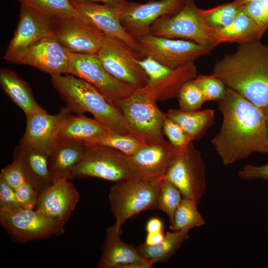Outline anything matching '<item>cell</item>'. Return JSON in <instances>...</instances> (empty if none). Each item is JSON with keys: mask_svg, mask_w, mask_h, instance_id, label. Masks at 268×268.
<instances>
[{"mask_svg": "<svg viewBox=\"0 0 268 268\" xmlns=\"http://www.w3.org/2000/svg\"><path fill=\"white\" fill-rule=\"evenodd\" d=\"M156 102L135 90L119 108L129 125L146 143L166 141L163 130L165 114Z\"/></svg>", "mask_w": 268, "mask_h": 268, "instance_id": "30bf717a", "label": "cell"}, {"mask_svg": "<svg viewBox=\"0 0 268 268\" xmlns=\"http://www.w3.org/2000/svg\"><path fill=\"white\" fill-rule=\"evenodd\" d=\"M163 178L139 175L114 183L108 197L117 231L122 230L123 224L133 216L143 211L158 209L160 188Z\"/></svg>", "mask_w": 268, "mask_h": 268, "instance_id": "277c9868", "label": "cell"}, {"mask_svg": "<svg viewBox=\"0 0 268 268\" xmlns=\"http://www.w3.org/2000/svg\"><path fill=\"white\" fill-rule=\"evenodd\" d=\"M165 115L179 125L192 141L204 135L213 124L215 119V112L212 109L195 111L169 109Z\"/></svg>", "mask_w": 268, "mask_h": 268, "instance_id": "83f0119b", "label": "cell"}, {"mask_svg": "<svg viewBox=\"0 0 268 268\" xmlns=\"http://www.w3.org/2000/svg\"><path fill=\"white\" fill-rule=\"evenodd\" d=\"M238 176L245 180H268V163L260 166L246 165L238 172Z\"/></svg>", "mask_w": 268, "mask_h": 268, "instance_id": "7bdbcfd3", "label": "cell"}, {"mask_svg": "<svg viewBox=\"0 0 268 268\" xmlns=\"http://www.w3.org/2000/svg\"><path fill=\"white\" fill-rule=\"evenodd\" d=\"M0 84L3 92L25 116L43 109L35 99L28 84L14 70L1 68Z\"/></svg>", "mask_w": 268, "mask_h": 268, "instance_id": "4316f807", "label": "cell"}, {"mask_svg": "<svg viewBox=\"0 0 268 268\" xmlns=\"http://www.w3.org/2000/svg\"><path fill=\"white\" fill-rule=\"evenodd\" d=\"M240 9V7L233 1L211 8L201 9V14L205 26L213 32L231 24Z\"/></svg>", "mask_w": 268, "mask_h": 268, "instance_id": "d6a6232c", "label": "cell"}, {"mask_svg": "<svg viewBox=\"0 0 268 268\" xmlns=\"http://www.w3.org/2000/svg\"><path fill=\"white\" fill-rule=\"evenodd\" d=\"M177 152L169 141L147 143L129 156L138 171L153 177H164Z\"/></svg>", "mask_w": 268, "mask_h": 268, "instance_id": "44dd1931", "label": "cell"}, {"mask_svg": "<svg viewBox=\"0 0 268 268\" xmlns=\"http://www.w3.org/2000/svg\"><path fill=\"white\" fill-rule=\"evenodd\" d=\"M165 236L163 231L155 233H147L144 244L147 245H154L163 240Z\"/></svg>", "mask_w": 268, "mask_h": 268, "instance_id": "bcb514c9", "label": "cell"}, {"mask_svg": "<svg viewBox=\"0 0 268 268\" xmlns=\"http://www.w3.org/2000/svg\"><path fill=\"white\" fill-rule=\"evenodd\" d=\"M253 0H234L233 1L237 4L239 6L241 7L247 2Z\"/></svg>", "mask_w": 268, "mask_h": 268, "instance_id": "7dc6e473", "label": "cell"}, {"mask_svg": "<svg viewBox=\"0 0 268 268\" xmlns=\"http://www.w3.org/2000/svg\"><path fill=\"white\" fill-rule=\"evenodd\" d=\"M70 1H89L103 4L123 10L129 1L127 0H70Z\"/></svg>", "mask_w": 268, "mask_h": 268, "instance_id": "ee69618b", "label": "cell"}, {"mask_svg": "<svg viewBox=\"0 0 268 268\" xmlns=\"http://www.w3.org/2000/svg\"><path fill=\"white\" fill-rule=\"evenodd\" d=\"M70 113L67 107L54 115L43 108L25 116L26 129L20 144L48 157L55 149L61 126Z\"/></svg>", "mask_w": 268, "mask_h": 268, "instance_id": "5bb4252c", "label": "cell"}, {"mask_svg": "<svg viewBox=\"0 0 268 268\" xmlns=\"http://www.w3.org/2000/svg\"><path fill=\"white\" fill-rule=\"evenodd\" d=\"M136 61L147 75L148 83H154L161 79L173 70L148 56L140 60L137 59Z\"/></svg>", "mask_w": 268, "mask_h": 268, "instance_id": "f35d334b", "label": "cell"}, {"mask_svg": "<svg viewBox=\"0 0 268 268\" xmlns=\"http://www.w3.org/2000/svg\"><path fill=\"white\" fill-rule=\"evenodd\" d=\"M263 35L256 23L241 7L231 24L222 29L212 32L214 47L226 43L241 44L260 40Z\"/></svg>", "mask_w": 268, "mask_h": 268, "instance_id": "484cf974", "label": "cell"}, {"mask_svg": "<svg viewBox=\"0 0 268 268\" xmlns=\"http://www.w3.org/2000/svg\"><path fill=\"white\" fill-rule=\"evenodd\" d=\"M197 76L198 70L193 62L175 68L161 79L135 90L156 102L164 101L177 97L183 85Z\"/></svg>", "mask_w": 268, "mask_h": 268, "instance_id": "603a6c76", "label": "cell"}, {"mask_svg": "<svg viewBox=\"0 0 268 268\" xmlns=\"http://www.w3.org/2000/svg\"><path fill=\"white\" fill-rule=\"evenodd\" d=\"M188 230L167 232L160 242L154 245L141 244L137 247L140 255L152 265L166 262L188 239Z\"/></svg>", "mask_w": 268, "mask_h": 268, "instance_id": "f1b7e54d", "label": "cell"}, {"mask_svg": "<svg viewBox=\"0 0 268 268\" xmlns=\"http://www.w3.org/2000/svg\"><path fill=\"white\" fill-rule=\"evenodd\" d=\"M183 197L178 188L164 177L162 180L158 199V209L169 216L170 223Z\"/></svg>", "mask_w": 268, "mask_h": 268, "instance_id": "836d02e7", "label": "cell"}, {"mask_svg": "<svg viewBox=\"0 0 268 268\" xmlns=\"http://www.w3.org/2000/svg\"><path fill=\"white\" fill-rule=\"evenodd\" d=\"M164 178L178 188L183 197L199 205L206 188V166L200 150L192 142L177 149Z\"/></svg>", "mask_w": 268, "mask_h": 268, "instance_id": "52a82bcc", "label": "cell"}, {"mask_svg": "<svg viewBox=\"0 0 268 268\" xmlns=\"http://www.w3.org/2000/svg\"><path fill=\"white\" fill-rule=\"evenodd\" d=\"M212 74L263 111L268 106V44H238L215 63Z\"/></svg>", "mask_w": 268, "mask_h": 268, "instance_id": "7a4b0ae2", "label": "cell"}, {"mask_svg": "<svg viewBox=\"0 0 268 268\" xmlns=\"http://www.w3.org/2000/svg\"><path fill=\"white\" fill-rule=\"evenodd\" d=\"M177 97L180 109L185 111H197L205 102L200 89L194 79L183 85Z\"/></svg>", "mask_w": 268, "mask_h": 268, "instance_id": "e575fe53", "label": "cell"}, {"mask_svg": "<svg viewBox=\"0 0 268 268\" xmlns=\"http://www.w3.org/2000/svg\"><path fill=\"white\" fill-rule=\"evenodd\" d=\"M142 54L174 69L210 53L212 47L195 42L147 34L136 39Z\"/></svg>", "mask_w": 268, "mask_h": 268, "instance_id": "9c48e42d", "label": "cell"}, {"mask_svg": "<svg viewBox=\"0 0 268 268\" xmlns=\"http://www.w3.org/2000/svg\"><path fill=\"white\" fill-rule=\"evenodd\" d=\"M78 15L109 38L127 47L137 58L143 57L137 40L125 29L121 22L123 10L89 1H70Z\"/></svg>", "mask_w": 268, "mask_h": 268, "instance_id": "4fadbf2b", "label": "cell"}, {"mask_svg": "<svg viewBox=\"0 0 268 268\" xmlns=\"http://www.w3.org/2000/svg\"><path fill=\"white\" fill-rule=\"evenodd\" d=\"M79 200V194L73 183L69 179H62L53 182L39 195L35 209L65 225Z\"/></svg>", "mask_w": 268, "mask_h": 268, "instance_id": "d6986e66", "label": "cell"}, {"mask_svg": "<svg viewBox=\"0 0 268 268\" xmlns=\"http://www.w3.org/2000/svg\"><path fill=\"white\" fill-rule=\"evenodd\" d=\"M217 103L222 122L211 143L221 162L228 165L254 153L268 154V133L264 111L228 87L224 96Z\"/></svg>", "mask_w": 268, "mask_h": 268, "instance_id": "6da1fadb", "label": "cell"}, {"mask_svg": "<svg viewBox=\"0 0 268 268\" xmlns=\"http://www.w3.org/2000/svg\"><path fill=\"white\" fill-rule=\"evenodd\" d=\"M67 74L93 85L118 108L135 90L111 76L104 68L97 54L70 53Z\"/></svg>", "mask_w": 268, "mask_h": 268, "instance_id": "ba28073f", "label": "cell"}, {"mask_svg": "<svg viewBox=\"0 0 268 268\" xmlns=\"http://www.w3.org/2000/svg\"><path fill=\"white\" fill-rule=\"evenodd\" d=\"M15 192L21 207L35 209L39 195L28 182L15 189Z\"/></svg>", "mask_w": 268, "mask_h": 268, "instance_id": "60d3db41", "label": "cell"}, {"mask_svg": "<svg viewBox=\"0 0 268 268\" xmlns=\"http://www.w3.org/2000/svg\"><path fill=\"white\" fill-rule=\"evenodd\" d=\"M122 230L109 226L101 247L99 268H150L152 265L139 254L137 247L121 239Z\"/></svg>", "mask_w": 268, "mask_h": 268, "instance_id": "ffe728a7", "label": "cell"}, {"mask_svg": "<svg viewBox=\"0 0 268 268\" xmlns=\"http://www.w3.org/2000/svg\"><path fill=\"white\" fill-rule=\"evenodd\" d=\"M0 179L14 190L27 182L22 167L16 160L1 170Z\"/></svg>", "mask_w": 268, "mask_h": 268, "instance_id": "ab89813d", "label": "cell"}, {"mask_svg": "<svg viewBox=\"0 0 268 268\" xmlns=\"http://www.w3.org/2000/svg\"><path fill=\"white\" fill-rule=\"evenodd\" d=\"M264 113L266 116L267 128L268 133V106L264 110Z\"/></svg>", "mask_w": 268, "mask_h": 268, "instance_id": "c3c4849f", "label": "cell"}, {"mask_svg": "<svg viewBox=\"0 0 268 268\" xmlns=\"http://www.w3.org/2000/svg\"><path fill=\"white\" fill-rule=\"evenodd\" d=\"M139 175L142 174L123 152L110 147L88 145L69 179L95 178L116 183Z\"/></svg>", "mask_w": 268, "mask_h": 268, "instance_id": "5b68a950", "label": "cell"}, {"mask_svg": "<svg viewBox=\"0 0 268 268\" xmlns=\"http://www.w3.org/2000/svg\"><path fill=\"white\" fill-rule=\"evenodd\" d=\"M186 0H150L145 3L129 2L121 14V22L134 38L149 34L159 19L174 14Z\"/></svg>", "mask_w": 268, "mask_h": 268, "instance_id": "2e32d148", "label": "cell"}, {"mask_svg": "<svg viewBox=\"0 0 268 268\" xmlns=\"http://www.w3.org/2000/svg\"><path fill=\"white\" fill-rule=\"evenodd\" d=\"M70 54L55 36H52L31 45L6 61L33 67L52 77L67 74Z\"/></svg>", "mask_w": 268, "mask_h": 268, "instance_id": "9a60e30c", "label": "cell"}, {"mask_svg": "<svg viewBox=\"0 0 268 268\" xmlns=\"http://www.w3.org/2000/svg\"><path fill=\"white\" fill-rule=\"evenodd\" d=\"M85 145L81 143L58 141L48 156V166L53 183L62 179H69L72 170L81 160Z\"/></svg>", "mask_w": 268, "mask_h": 268, "instance_id": "cb8c5ba5", "label": "cell"}, {"mask_svg": "<svg viewBox=\"0 0 268 268\" xmlns=\"http://www.w3.org/2000/svg\"><path fill=\"white\" fill-rule=\"evenodd\" d=\"M194 80L200 89L205 102H218L224 96L227 87L214 74L198 75Z\"/></svg>", "mask_w": 268, "mask_h": 268, "instance_id": "d590c367", "label": "cell"}, {"mask_svg": "<svg viewBox=\"0 0 268 268\" xmlns=\"http://www.w3.org/2000/svg\"><path fill=\"white\" fill-rule=\"evenodd\" d=\"M146 143L131 135L122 134L111 130L89 140L84 145H102L115 148L130 156Z\"/></svg>", "mask_w": 268, "mask_h": 268, "instance_id": "f546056e", "label": "cell"}, {"mask_svg": "<svg viewBox=\"0 0 268 268\" xmlns=\"http://www.w3.org/2000/svg\"><path fill=\"white\" fill-rule=\"evenodd\" d=\"M50 19L77 14L70 0H13Z\"/></svg>", "mask_w": 268, "mask_h": 268, "instance_id": "1f68e13d", "label": "cell"}, {"mask_svg": "<svg viewBox=\"0 0 268 268\" xmlns=\"http://www.w3.org/2000/svg\"><path fill=\"white\" fill-rule=\"evenodd\" d=\"M48 156L19 144L13 151L14 160L20 164L26 181L40 195L52 183Z\"/></svg>", "mask_w": 268, "mask_h": 268, "instance_id": "7402d4cb", "label": "cell"}, {"mask_svg": "<svg viewBox=\"0 0 268 268\" xmlns=\"http://www.w3.org/2000/svg\"><path fill=\"white\" fill-rule=\"evenodd\" d=\"M55 36L54 20L21 5L19 21L4 56L5 61L47 37Z\"/></svg>", "mask_w": 268, "mask_h": 268, "instance_id": "ac0fdd59", "label": "cell"}, {"mask_svg": "<svg viewBox=\"0 0 268 268\" xmlns=\"http://www.w3.org/2000/svg\"><path fill=\"white\" fill-rule=\"evenodd\" d=\"M54 20V34L70 53L97 54L114 40L81 18L78 14Z\"/></svg>", "mask_w": 268, "mask_h": 268, "instance_id": "7c38bea8", "label": "cell"}, {"mask_svg": "<svg viewBox=\"0 0 268 268\" xmlns=\"http://www.w3.org/2000/svg\"><path fill=\"white\" fill-rule=\"evenodd\" d=\"M0 223L14 241L25 243L62 235L64 225L51 220L36 209L22 207L0 210Z\"/></svg>", "mask_w": 268, "mask_h": 268, "instance_id": "8fae6325", "label": "cell"}, {"mask_svg": "<svg viewBox=\"0 0 268 268\" xmlns=\"http://www.w3.org/2000/svg\"><path fill=\"white\" fill-rule=\"evenodd\" d=\"M20 207L15 190L0 179V210H12Z\"/></svg>", "mask_w": 268, "mask_h": 268, "instance_id": "b9f144b4", "label": "cell"}, {"mask_svg": "<svg viewBox=\"0 0 268 268\" xmlns=\"http://www.w3.org/2000/svg\"><path fill=\"white\" fill-rule=\"evenodd\" d=\"M97 55L106 70L116 79L135 90L147 84L148 77L137 63V58L124 44L112 41Z\"/></svg>", "mask_w": 268, "mask_h": 268, "instance_id": "e0dca14e", "label": "cell"}, {"mask_svg": "<svg viewBox=\"0 0 268 268\" xmlns=\"http://www.w3.org/2000/svg\"><path fill=\"white\" fill-rule=\"evenodd\" d=\"M149 34L215 47L212 32L205 26L201 9L197 6L194 0H186L176 13L157 20L151 26Z\"/></svg>", "mask_w": 268, "mask_h": 268, "instance_id": "8992f818", "label": "cell"}, {"mask_svg": "<svg viewBox=\"0 0 268 268\" xmlns=\"http://www.w3.org/2000/svg\"><path fill=\"white\" fill-rule=\"evenodd\" d=\"M147 233H155L163 231V223L157 217L152 218L147 222L145 227Z\"/></svg>", "mask_w": 268, "mask_h": 268, "instance_id": "f6af8a7d", "label": "cell"}, {"mask_svg": "<svg viewBox=\"0 0 268 268\" xmlns=\"http://www.w3.org/2000/svg\"><path fill=\"white\" fill-rule=\"evenodd\" d=\"M241 8L254 20L263 35L268 29V0H253Z\"/></svg>", "mask_w": 268, "mask_h": 268, "instance_id": "8d00e7d4", "label": "cell"}, {"mask_svg": "<svg viewBox=\"0 0 268 268\" xmlns=\"http://www.w3.org/2000/svg\"><path fill=\"white\" fill-rule=\"evenodd\" d=\"M163 130L169 141L177 149L186 147L192 141L179 125L168 118L166 115Z\"/></svg>", "mask_w": 268, "mask_h": 268, "instance_id": "74e56055", "label": "cell"}, {"mask_svg": "<svg viewBox=\"0 0 268 268\" xmlns=\"http://www.w3.org/2000/svg\"><path fill=\"white\" fill-rule=\"evenodd\" d=\"M110 130L95 119L83 114H69L64 121L58 134V141L84 144L89 140Z\"/></svg>", "mask_w": 268, "mask_h": 268, "instance_id": "d4e9b609", "label": "cell"}, {"mask_svg": "<svg viewBox=\"0 0 268 268\" xmlns=\"http://www.w3.org/2000/svg\"><path fill=\"white\" fill-rule=\"evenodd\" d=\"M51 80L71 112L78 115L89 112L109 130L143 141L129 125L120 109L112 105L88 82L68 74L52 76Z\"/></svg>", "mask_w": 268, "mask_h": 268, "instance_id": "3957f363", "label": "cell"}, {"mask_svg": "<svg viewBox=\"0 0 268 268\" xmlns=\"http://www.w3.org/2000/svg\"><path fill=\"white\" fill-rule=\"evenodd\" d=\"M198 206L194 200L183 197L170 223L171 230H190L194 227L204 225L205 221L198 211Z\"/></svg>", "mask_w": 268, "mask_h": 268, "instance_id": "4dcf8cb0", "label": "cell"}]
</instances>
